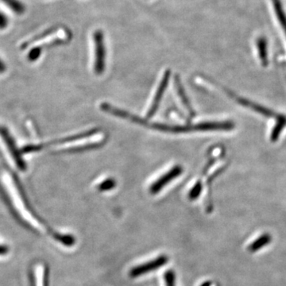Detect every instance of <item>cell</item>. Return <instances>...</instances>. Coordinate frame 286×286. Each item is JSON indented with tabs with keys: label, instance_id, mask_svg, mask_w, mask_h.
<instances>
[{
	"label": "cell",
	"instance_id": "obj_8",
	"mask_svg": "<svg viewBox=\"0 0 286 286\" xmlns=\"http://www.w3.org/2000/svg\"><path fill=\"white\" fill-rule=\"evenodd\" d=\"M258 49H259V57L261 61L264 65L267 62V41L264 37H259L257 41Z\"/></svg>",
	"mask_w": 286,
	"mask_h": 286
},
{
	"label": "cell",
	"instance_id": "obj_12",
	"mask_svg": "<svg viewBox=\"0 0 286 286\" xmlns=\"http://www.w3.org/2000/svg\"><path fill=\"white\" fill-rule=\"evenodd\" d=\"M116 182L112 179H108L99 184V189L101 191L110 190L111 188H114Z\"/></svg>",
	"mask_w": 286,
	"mask_h": 286
},
{
	"label": "cell",
	"instance_id": "obj_13",
	"mask_svg": "<svg viewBox=\"0 0 286 286\" xmlns=\"http://www.w3.org/2000/svg\"><path fill=\"white\" fill-rule=\"evenodd\" d=\"M8 23H9V20H8L7 16L0 11V29H6L7 27Z\"/></svg>",
	"mask_w": 286,
	"mask_h": 286
},
{
	"label": "cell",
	"instance_id": "obj_14",
	"mask_svg": "<svg viewBox=\"0 0 286 286\" xmlns=\"http://www.w3.org/2000/svg\"><path fill=\"white\" fill-rule=\"evenodd\" d=\"M166 286H175V279L173 273H167L166 275Z\"/></svg>",
	"mask_w": 286,
	"mask_h": 286
},
{
	"label": "cell",
	"instance_id": "obj_1",
	"mask_svg": "<svg viewBox=\"0 0 286 286\" xmlns=\"http://www.w3.org/2000/svg\"><path fill=\"white\" fill-rule=\"evenodd\" d=\"M95 48L94 72L97 75L102 74L105 69L106 48L104 42V34L102 30L96 29L93 33Z\"/></svg>",
	"mask_w": 286,
	"mask_h": 286
},
{
	"label": "cell",
	"instance_id": "obj_9",
	"mask_svg": "<svg viewBox=\"0 0 286 286\" xmlns=\"http://www.w3.org/2000/svg\"><path fill=\"white\" fill-rule=\"evenodd\" d=\"M175 86H176V91L178 92L179 96H180V100L182 101L183 104H184V107L186 108L188 113L192 115V109H191L190 106H189V104H188V100H187L186 96L184 95V90H183L181 84H180V81H179V79L177 78V77H176V79H175Z\"/></svg>",
	"mask_w": 286,
	"mask_h": 286
},
{
	"label": "cell",
	"instance_id": "obj_10",
	"mask_svg": "<svg viewBox=\"0 0 286 286\" xmlns=\"http://www.w3.org/2000/svg\"><path fill=\"white\" fill-rule=\"evenodd\" d=\"M271 242V236L269 235H264L262 237L259 238L258 240L252 243L249 247V250L251 251H256L261 249L262 247L268 244Z\"/></svg>",
	"mask_w": 286,
	"mask_h": 286
},
{
	"label": "cell",
	"instance_id": "obj_6",
	"mask_svg": "<svg viewBox=\"0 0 286 286\" xmlns=\"http://www.w3.org/2000/svg\"><path fill=\"white\" fill-rule=\"evenodd\" d=\"M1 1L18 15H22L26 11V6L20 0H1Z\"/></svg>",
	"mask_w": 286,
	"mask_h": 286
},
{
	"label": "cell",
	"instance_id": "obj_3",
	"mask_svg": "<svg viewBox=\"0 0 286 286\" xmlns=\"http://www.w3.org/2000/svg\"><path fill=\"white\" fill-rule=\"evenodd\" d=\"M166 263L167 258L165 256H160L157 259L151 260L150 262L143 263V264L138 266L136 268L132 269L130 272V275L132 278L143 276V275H146L147 273L156 271L157 269L161 268L162 266L166 264Z\"/></svg>",
	"mask_w": 286,
	"mask_h": 286
},
{
	"label": "cell",
	"instance_id": "obj_7",
	"mask_svg": "<svg viewBox=\"0 0 286 286\" xmlns=\"http://www.w3.org/2000/svg\"><path fill=\"white\" fill-rule=\"evenodd\" d=\"M57 27H56V26L49 28V29L45 30L43 33H40L38 35L33 37L31 39L28 40L25 43L22 44V49H26L29 45H32V44L34 43L36 41L45 39V37H49V36L52 35L53 33H55V32H57Z\"/></svg>",
	"mask_w": 286,
	"mask_h": 286
},
{
	"label": "cell",
	"instance_id": "obj_15",
	"mask_svg": "<svg viewBox=\"0 0 286 286\" xmlns=\"http://www.w3.org/2000/svg\"><path fill=\"white\" fill-rule=\"evenodd\" d=\"M6 65L4 64L3 61L0 59V74H1V73H5V72H6Z\"/></svg>",
	"mask_w": 286,
	"mask_h": 286
},
{
	"label": "cell",
	"instance_id": "obj_4",
	"mask_svg": "<svg viewBox=\"0 0 286 286\" xmlns=\"http://www.w3.org/2000/svg\"><path fill=\"white\" fill-rule=\"evenodd\" d=\"M169 77H170V70L167 69L166 71L164 72V74L162 76L160 85H158L157 92L155 93L154 98H153L152 104L149 107V110L147 112L146 117L148 119L154 116L155 112H157V108H158L159 104L161 102V98H162L163 94L166 89L167 85L169 83Z\"/></svg>",
	"mask_w": 286,
	"mask_h": 286
},
{
	"label": "cell",
	"instance_id": "obj_2",
	"mask_svg": "<svg viewBox=\"0 0 286 286\" xmlns=\"http://www.w3.org/2000/svg\"><path fill=\"white\" fill-rule=\"evenodd\" d=\"M0 136H2V140L6 143V145H7L8 149L10 151L12 157H14V162L16 163L18 169L22 171L26 170V164L23 161V159L21 156V153H20V151L17 148L15 142L10 136L7 129H6L5 128H0Z\"/></svg>",
	"mask_w": 286,
	"mask_h": 286
},
{
	"label": "cell",
	"instance_id": "obj_5",
	"mask_svg": "<svg viewBox=\"0 0 286 286\" xmlns=\"http://www.w3.org/2000/svg\"><path fill=\"white\" fill-rule=\"evenodd\" d=\"M181 172H182L181 167L179 165L173 167L151 185L150 189H149L151 193L156 194L160 192L165 185H167V184H169L173 179L176 178V176H178Z\"/></svg>",
	"mask_w": 286,
	"mask_h": 286
},
{
	"label": "cell",
	"instance_id": "obj_11",
	"mask_svg": "<svg viewBox=\"0 0 286 286\" xmlns=\"http://www.w3.org/2000/svg\"><path fill=\"white\" fill-rule=\"evenodd\" d=\"M41 51H42V48L41 46H36V47L33 48L28 53V60L29 61H37L41 55Z\"/></svg>",
	"mask_w": 286,
	"mask_h": 286
}]
</instances>
